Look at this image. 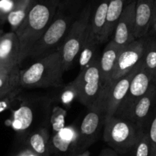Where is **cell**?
I'll return each instance as SVG.
<instances>
[{"label":"cell","mask_w":156,"mask_h":156,"mask_svg":"<svg viewBox=\"0 0 156 156\" xmlns=\"http://www.w3.org/2000/svg\"><path fill=\"white\" fill-rule=\"evenodd\" d=\"M15 2V0H0V25L7 22Z\"/></svg>","instance_id":"29"},{"label":"cell","mask_w":156,"mask_h":156,"mask_svg":"<svg viewBox=\"0 0 156 156\" xmlns=\"http://www.w3.org/2000/svg\"><path fill=\"white\" fill-rule=\"evenodd\" d=\"M76 139L77 131L64 127L50 140V153L54 152L58 156L76 155Z\"/></svg>","instance_id":"15"},{"label":"cell","mask_w":156,"mask_h":156,"mask_svg":"<svg viewBox=\"0 0 156 156\" xmlns=\"http://www.w3.org/2000/svg\"><path fill=\"white\" fill-rule=\"evenodd\" d=\"M25 143L28 149L37 156L50 155V139L47 126L39 128L29 133Z\"/></svg>","instance_id":"18"},{"label":"cell","mask_w":156,"mask_h":156,"mask_svg":"<svg viewBox=\"0 0 156 156\" xmlns=\"http://www.w3.org/2000/svg\"><path fill=\"white\" fill-rule=\"evenodd\" d=\"M18 156H37L36 155H35L34 152H32V151L30 150L29 149H25V150L22 151L21 152H20L19 154H18Z\"/></svg>","instance_id":"33"},{"label":"cell","mask_w":156,"mask_h":156,"mask_svg":"<svg viewBox=\"0 0 156 156\" xmlns=\"http://www.w3.org/2000/svg\"><path fill=\"white\" fill-rule=\"evenodd\" d=\"M66 110L60 108V107H54L52 111L50 117V122L51 123L52 129L55 133L61 131L64 127L65 124L66 117Z\"/></svg>","instance_id":"26"},{"label":"cell","mask_w":156,"mask_h":156,"mask_svg":"<svg viewBox=\"0 0 156 156\" xmlns=\"http://www.w3.org/2000/svg\"><path fill=\"white\" fill-rule=\"evenodd\" d=\"M156 112V85L151 83L147 92L131 107L123 118L128 119L142 130L148 131Z\"/></svg>","instance_id":"10"},{"label":"cell","mask_w":156,"mask_h":156,"mask_svg":"<svg viewBox=\"0 0 156 156\" xmlns=\"http://www.w3.org/2000/svg\"><path fill=\"white\" fill-rule=\"evenodd\" d=\"M21 47L16 33H4L0 39V72H12L20 66Z\"/></svg>","instance_id":"14"},{"label":"cell","mask_w":156,"mask_h":156,"mask_svg":"<svg viewBox=\"0 0 156 156\" xmlns=\"http://www.w3.org/2000/svg\"><path fill=\"white\" fill-rule=\"evenodd\" d=\"M19 72L18 68L12 72H0V97L21 87Z\"/></svg>","instance_id":"24"},{"label":"cell","mask_w":156,"mask_h":156,"mask_svg":"<svg viewBox=\"0 0 156 156\" xmlns=\"http://www.w3.org/2000/svg\"><path fill=\"white\" fill-rule=\"evenodd\" d=\"M148 136L152 148L153 156H156V112L148 128Z\"/></svg>","instance_id":"30"},{"label":"cell","mask_w":156,"mask_h":156,"mask_svg":"<svg viewBox=\"0 0 156 156\" xmlns=\"http://www.w3.org/2000/svg\"><path fill=\"white\" fill-rule=\"evenodd\" d=\"M35 0H15L12 12L8 17L7 22L11 27V31L15 32L29 14Z\"/></svg>","instance_id":"21"},{"label":"cell","mask_w":156,"mask_h":156,"mask_svg":"<svg viewBox=\"0 0 156 156\" xmlns=\"http://www.w3.org/2000/svg\"><path fill=\"white\" fill-rule=\"evenodd\" d=\"M142 62L145 68L153 76L156 68V35L149 31L145 35V51Z\"/></svg>","instance_id":"23"},{"label":"cell","mask_w":156,"mask_h":156,"mask_svg":"<svg viewBox=\"0 0 156 156\" xmlns=\"http://www.w3.org/2000/svg\"><path fill=\"white\" fill-rule=\"evenodd\" d=\"M145 35L136 38L121 50L112 76L111 82L120 79L142 61L145 51Z\"/></svg>","instance_id":"11"},{"label":"cell","mask_w":156,"mask_h":156,"mask_svg":"<svg viewBox=\"0 0 156 156\" xmlns=\"http://www.w3.org/2000/svg\"><path fill=\"white\" fill-rule=\"evenodd\" d=\"M74 99H77V91L73 82L64 87L60 94V100L65 106L70 105Z\"/></svg>","instance_id":"27"},{"label":"cell","mask_w":156,"mask_h":156,"mask_svg":"<svg viewBox=\"0 0 156 156\" xmlns=\"http://www.w3.org/2000/svg\"><path fill=\"white\" fill-rule=\"evenodd\" d=\"M152 75L145 68L143 62H142V65L132 79L128 91L118 108L115 116L119 117L125 116L131 107L147 92L152 83Z\"/></svg>","instance_id":"12"},{"label":"cell","mask_w":156,"mask_h":156,"mask_svg":"<svg viewBox=\"0 0 156 156\" xmlns=\"http://www.w3.org/2000/svg\"><path fill=\"white\" fill-rule=\"evenodd\" d=\"M152 83L156 85V68L154 71V74H153V79H152Z\"/></svg>","instance_id":"35"},{"label":"cell","mask_w":156,"mask_h":156,"mask_svg":"<svg viewBox=\"0 0 156 156\" xmlns=\"http://www.w3.org/2000/svg\"><path fill=\"white\" fill-rule=\"evenodd\" d=\"M122 49L111 40L109 41L104 48L102 56L99 59L102 89H104L111 82L112 76L117 62L118 56Z\"/></svg>","instance_id":"16"},{"label":"cell","mask_w":156,"mask_h":156,"mask_svg":"<svg viewBox=\"0 0 156 156\" xmlns=\"http://www.w3.org/2000/svg\"><path fill=\"white\" fill-rule=\"evenodd\" d=\"M20 92H21V87L10 91L2 97H0V113L10 108Z\"/></svg>","instance_id":"28"},{"label":"cell","mask_w":156,"mask_h":156,"mask_svg":"<svg viewBox=\"0 0 156 156\" xmlns=\"http://www.w3.org/2000/svg\"><path fill=\"white\" fill-rule=\"evenodd\" d=\"M105 114L96 106L88 108V112L83 119L76 139V152L78 154L86 151V149L97 140L105 122Z\"/></svg>","instance_id":"9"},{"label":"cell","mask_w":156,"mask_h":156,"mask_svg":"<svg viewBox=\"0 0 156 156\" xmlns=\"http://www.w3.org/2000/svg\"><path fill=\"white\" fill-rule=\"evenodd\" d=\"M125 6V0H110L106 19L103 32L99 40V44L109 41L114 31L115 27L120 18Z\"/></svg>","instance_id":"20"},{"label":"cell","mask_w":156,"mask_h":156,"mask_svg":"<svg viewBox=\"0 0 156 156\" xmlns=\"http://www.w3.org/2000/svg\"><path fill=\"white\" fill-rule=\"evenodd\" d=\"M79 6L80 0H61L53 20L32 46L27 58L38 59L59 49L79 14Z\"/></svg>","instance_id":"1"},{"label":"cell","mask_w":156,"mask_h":156,"mask_svg":"<svg viewBox=\"0 0 156 156\" xmlns=\"http://www.w3.org/2000/svg\"><path fill=\"white\" fill-rule=\"evenodd\" d=\"M3 34H4V31H3V30L2 28H0V39H1L2 36L3 35Z\"/></svg>","instance_id":"37"},{"label":"cell","mask_w":156,"mask_h":156,"mask_svg":"<svg viewBox=\"0 0 156 156\" xmlns=\"http://www.w3.org/2000/svg\"><path fill=\"white\" fill-rule=\"evenodd\" d=\"M109 2L110 0H96V5H94L90 19L92 28L99 42L105 27Z\"/></svg>","instance_id":"22"},{"label":"cell","mask_w":156,"mask_h":156,"mask_svg":"<svg viewBox=\"0 0 156 156\" xmlns=\"http://www.w3.org/2000/svg\"><path fill=\"white\" fill-rule=\"evenodd\" d=\"M98 56L73 81L77 91V100L87 108L96 104L102 90V79Z\"/></svg>","instance_id":"7"},{"label":"cell","mask_w":156,"mask_h":156,"mask_svg":"<svg viewBox=\"0 0 156 156\" xmlns=\"http://www.w3.org/2000/svg\"><path fill=\"white\" fill-rule=\"evenodd\" d=\"M75 156H90V152H89L88 151H84V152H81V153L78 154V155Z\"/></svg>","instance_id":"34"},{"label":"cell","mask_w":156,"mask_h":156,"mask_svg":"<svg viewBox=\"0 0 156 156\" xmlns=\"http://www.w3.org/2000/svg\"><path fill=\"white\" fill-rule=\"evenodd\" d=\"M99 156H120L115 150L111 148H106L103 149L99 153Z\"/></svg>","instance_id":"32"},{"label":"cell","mask_w":156,"mask_h":156,"mask_svg":"<svg viewBox=\"0 0 156 156\" xmlns=\"http://www.w3.org/2000/svg\"><path fill=\"white\" fill-rule=\"evenodd\" d=\"M148 131L142 133L139 140L125 156H153L152 148Z\"/></svg>","instance_id":"25"},{"label":"cell","mask_w":156,"mask_h":156,"mask_svg":"<svg viewBox=\"0 0 156 156\" xmlns=\"http://www.w3.org/2000/svg\"><path fill=\"white\" fill-rule=\"evenodd\" d=\"M94 5L95 2L92 1L81 10L72 23L62 44L60 47L64 72L68 71L73 66L74 61L77 58L87 27L91 19Z\"/></svg>","instance_id":"6"},{"label":"cell","mask_w":156,"mask_h":156,"mask_svg":"<svg viewBox=\"0 0 156 156\" xmlns=\"http://www.w3.org/2000/svg\"><path fill=\"white\" fill-rule=\"evenodd\" d=\"M64 73L59 48L20 70L19 83L26 88H59L63 85Z\"/></svg>","instance_id":"3"},{"label":"cell","mask_w":156,"mask_h":156,"mask_svg":"<svg viewBox=\"0 0 156 156\" xmlns=\"http://www.w3.org/2000/svg\"><path fill=\"white\" fill-rule=\"evenodd\" d=\"M61 0H35L24 22L15 31L20 41L19 64L27 59L32 46L47 30Z\"/></svg>","instance_id":"2"},{"label":"cell","mask_w":156,"mask_h":156,"mask_svg":"<svg viewBox=\"0 0 156 156\" xmlns=\"http://www.w3.org/2000/svg\"><path fill=\"white\" fill-rule=\"evenodd\" d=\"M154 1L155 0H136V38L144 37L148 32Z\"/></svg>","instance_id":"17"},{"label":"cell","mask_w":156,"mask_h":156,"mask_svg":"<svg viewBox=\"0 0 156 156\" xmlns=\"http://www.w3.org/2000/svg\"><path fill=\"white\" fill-rule=\"evenodd\" d=\"M142 62L126 75L110 82L101 92L96 106L105 114L106 118L115 115L118 108L125 98L132 79L142 65Z\"/></svg>","instance_id":"8"},{"label":"cell","mask_w":156,"mask_h":156,"mask_svg":"<svg viewBox=\"0 0 156 156\" xmlns=\"http://www.w3.org/2000/svg\"><path fill=\"white\" fill-rule=\"evenodd\" d=\"M148 31L151 32L156 35V0L154 1V8H153L152 15H151V22H150V27Z\"/></svg>","instance_id":"31"},{"label":"cell","mask_w":156,"mask_h":156,"mask_svg":"<svg viewBox=\"0 0 156 156\" xmlns=\"http://www.w3.org/2000/svg\"><path fill=\"white\" fill-rule=\"evenodd\" d=\"M132 1H134V0H125V5H127L129 4Z\"/></svg>","instance_id":"36"},{"label":"cell","mask_w":156,"mask_h":156,"mask_svg":"<svg viewBox=\"0 0 156 156\" xmlns=\"http://www.w3.org/2000/svg\"><path fill=\"white\" fill-rule=\"evenodd\" d=\"M51 99L41 98L35 100L26 101L12 112L10 125L20 134L28 135L38 129L48 125L50 114Z\"/></svg>","instance_id":"4"},{"label":"cell","mask_w":156,"mask_h":156,"mask_svg":"<svg viewBox=\"0 0 156 156\" xmlns=\"http://www.w3.org/2000/svg\"><path fill=\"white\" fill-rule=\"evenodd\" d=\"M136 4V0H134L127 5L124 6L122 15L111 37V41L120 48H123L125 46L136 39L135 36Z\"/></svg>","instance_id":"13"},{"label":"cell","mask_w":156,"mask_h":156,"mask_svg":"<svg viewBox=\"0 0 156 156\" xmlns=\"http://www.w3.org/2000/svg\"><path fill=\"white\" fill-rule=\"evenodd\" d=\"M143 132L128 119L113 115L105 119L102 138L109 147L125 156Z\"/></svg>","instance_id":"5"},{"label":"cell","mask_w":156,"mask_h":156,"mask_svg":"<svg viewBox=\"0 0 156 156\" xmlns=\"http://www.w3.org/2000/svg\"><path fill=\"white\" fill-rule=\"evenodd\" d=\"M98 44H99V42L98 41L97 37L93 32L90 21L77 56L80 70L86 68L96 57Z\"/></svg>","instance_id":"19"}]
</instances>
